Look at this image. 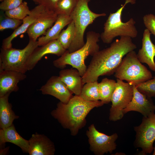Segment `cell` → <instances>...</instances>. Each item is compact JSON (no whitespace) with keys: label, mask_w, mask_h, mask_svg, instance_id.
<instances>
[{"label":"cell","mask_w":155,"mask_h":155,"mask_svg":"<svg viewBox=\"0 0 155 155\" xmlns=\"http://www.w3.org/2000/svg\"><path fill=\"white\" fill-rule=\"evenodd\" d=\"M136 48L131 38L122 36L112 43L109 47L99 50L92 56L86 72L82 77L83 84L97 81L100 76L113 74L124 57Z\"/></svg>","instance_id":"6da1fadb"},{"label":"cell","mask_w":155,"mask_h":155,"mask_svg":"<svg viewBox=\"0 0 155 155\" xmlns=\"http://www.w3.org/2000/svg\"><path fill=\"white\" fill-rule=\"evenodd\" d=\"M104 104L100 100L88 101L75 95L66 103L58 102L51 115L63 128L70 130L72 135L75 136L86 125V118L90 112L94 108Z\"/></svg>","instance_id":"7a4b0ae2"},{"label":"cell","mask_w":155,"mask_h":155,"mask_svg":"<svg viewBox=\"0 0 155 155\" xmlns=\"http://www.w3.org/2000/svg\"><path fill=\"white\" fill-rule=\"evenodd\" d=\"M100 34L93 31H89L86 34V41L84 45L79 49L72 53L66 50L59 58L53 61L56 67L64 69L67 65L71 66L77 69L82 77L85 73L87 67L85 60L90 55L92 56L99 50L97 42Z\"/></svg>","instance_id":"3957f363"},{"label":"cell","mask_w":155,"mask_h":155,"mask_svg":"<svg viewBox=\"0 0 155 155\" xmlns=\"http://www.w3.org/2000/svg\"><path fill=\"white\" fill-rule=\"evenodd\" d=\"M135 0H126L124 4L117 11L110 13L104 24V30L100 35V38L105 43H111L113 39L118 36H126L131 38L136 37L138 31L135 25V22L133 18L124 22L121 16L123 9L129 3L134 4Z\"/></svg>","instance_id":"277c9868"},{"label":"cell","mask_w":155,"mask_h":155,"mask_svg":"<svg viewBox=\"0 0 155 155\" xmlns=\"http://www.w3.org/2000/svg\"><path fill=\"white\" fill-rule=\"evenodd\" d=\"M90 0H78L77 4L70 15L74 23L75 34L73 40L68 49L69 53L73 52L85 44L84 34L87 27L97 18L104 16L105 13H97L90 9L88 3Z\"/></svg>","instance_id":"5b68a950"},{"label":"cell","mask_w":155,"mask_h":155,"mask_svg":"<svg viewBox=\"0 0 155 155\" xmlns=\"http://www.w3.org/2000/svg\"><path fill=\"white\" fill-rule=\"evenodd\" d=\"M114 76L135 85L153 78L151 72L140 61L134 50L124 57L115 71Z\"/></svg>","instance_id":"8992f818"},{"label":"cell","mask_w":155,"mask_h":155,"mask_svg":"<svg viewBox=\"0 0 155 155\" xmlns=\"http://www.w3.org/2000/svg\"><path fill=\"white\" fill-rule=\"evenodd\" d=\"M38 46L37 41L29 39L28 44L22 49L1 48L0 71L4 70H12L25 73L28 71L26 65L28 58Z\"/></svg>","instance_id":"52a82bcc"},{"label":"cell","mask_w":155,"mask_h":155,"mask_svg":"<svg viewBox=\"0 0 155 155\" xmlns=\"http://www.w3.org/2000/svg\"><path fill=\"white\" fill-rule=\"evenodd\" d=\"M133 85L117 79L115 89L111 100L109 119L115 121L122 118L123 110L131 101L133 96Z\"/></svg>","instance_id":"ba28073f"},{"label":"cell","mask_w":155,"mask_h":155,"mask_svg":"<svg viewBox=\"0 0 155 155\" xmlns=\"http://www.w3.org/2000/svg\"><path fill=\"white\" fill-rule=\"evenodd\" d=\"M134 129L136 133L134 142L135 147L141 149L143 154L151 153L155 140V114L143 116L141 124L134 127Z\"/></svg>","instance_id":"9c48e42d"},{"label":"cell","mask_w":155,"mask_h":155,"mask_svg":"<svg viewBox=\"0 0 155 155\" xmlns=\"http://www.w3.org/2000/svg\"><path fill=\"white\" fill-rule=\"evenodd\" d=\"M90 145V150L95 155H103L111 153L116 148L115 143L118 138L117 133L111 135H106L98 131L94 124L90 125L86 131Z\"/></svg>","instance_id":"30bf717a"},{"label":"cell","mask_w":155,"mask_h":155,"mask_svg":"<svg viewBox=\"0 0 155 155\" xmlns=\"http://www.w3.org/2000/svg\"><path fill=\"white\" fill-rule=\"evenodd\" d=\"M133 96L132 99L123 110L125 114L131 111H135L141 113L144 117H147L154 113L155 105L151 98L140 92L135 85H133Z\"/></svg>","instance_id":"8fae6325"},{"label":"cell","mask_w":155,"mask_h":155,"mask_svg":"<svg viewBox=\"0 0 155 155\" xmlns=\"http://www.w3.org/2000/svg\"><path fill=\"white\" fill-rule=\"evenodd\" d=\"M40 90L42 94L55 97L65 103L68 102L73 96V93L61 80L59 76H53L42 86Z\"/></svg>","instance_id":"7c38bea8"},{"label":"cell","mask_w":155,"mask_h":155,"mask_svg":"<svg viewBox=\"0 0 155 155\" xmlns=\"http://www.w3.org/2000/svg\"><path fill=\"white\" fill-rule=\"evenodd\" d=\"M40 46L33 51L29 58L26 65L28 71L33 69L44 55L51 54L61 56L66 50L57 40L51 41Z\"/></svg>","instance_id":"4fadbf2b"},{"label":"cell","mask_w":155,"mask_h":155,"mask_svg":"<svg viewBox=\"0 0 155 155\" xmlns=\"http://www.w3.org/2000/svg\"><path fill=\"white\" fill-rule=\"evenodd\" d=\"M57 16L54 12L45 10L27 30L29 39L36 41L38 37L44 34L53 25Z\"/></svg>","instance_id":"5bb4252c"},{"label":"cell","mask_w":155,"mask_h":155,"mask_svg":"<svg viewBox=\"0 0 155 155\" xmlns=\"http://www.w3.org/2000/svg\"><path fill=\"white\" fill-rule=\"evenodd\" d=\"M26 77L25 73L12 70L0 71V97L19 89L18 83Z\"/></svg>","instance_id":"9a60e30c"},{"label":"cell","mask_w":155,"mask_h":155,"mask_svg":"<svg viewBox=\"0 0 155 155\" xmlns=\"http://www.w3.org/2000/svg\"><path fill=\"white\" fill-rule=\"evenodd\" d=\"M45 10L44 6L41 4H38L31 10L30 14L22 20V24L9 36L3 40L1 48L7 49L12 47V40L19 35L26 32L29 26Z\"/></svg>","instance_id":"2e32d148"},{"label":"cell","mask_w":155,"mask_h":155,"mask_svg":"<svg viewBox=\"0 0 155 155\" xmlns=\"http://www.w3.org/2000/svg\"><path fill=\"white\" fill-rule=\"evenodd\" d=\"M30 155H53L55 149L53 142L45 135L33 134L28 140Z\"/></svg>","instance_id":"e0dca14e"},{"label":"cell","mask_w":155,"mask_h":155,"mask_svg":"<svg viewBox=\"0 0 155 155\" xmlns=\"http://www.w3.org/2000/svg\"><path fill=\"white\" fill-rule=\"evenodd\" d=\"M151 33L147 28L145 29L143 34L142 45L137 55L140 61L145 63L152 71L155 72V44L150 38Z\"/></svg>","instance_id":"ac0fdd59"},{"label":"cell","mask_w":155,"mask_h":155,"mask_svg":"<svg viewBox=\"0 0 155 155\" xmlns=\"http://www.w3.org/2000/svg\"><path fill=\"white\" fill-rule=\"evenodd\" d=\"M59 76L73 94L80 96L83 84L82 77L77 69H63L59 71Z\"/></svg>","instance_id":"d6986e66"},{"label":"cell","mask_w":155,"mask_h":155,"mask_svg":"<svg viewBox=\"0 0 155 155\" xmlns=\"http://www.w3.org/2000/svg\"><path fill=\"white\" fill-rule=\"evenodd\" d=\"M72 20L70 16L64 15H58L54 24L47 30L44 36L38 38L37 41L38 46L45 45L51 41L57 40L62 29Z\"/></svg>","instance_id":"ffe728a7"},{"label":"cell","mask_w":155,"mask_h":155,"mask_svg":"<svg viewBox=\"0 0 155 155\" xmlns=\"http://www.w3.org/2000/svg\"><path fill=\"white\" fill-rule=\"evenodd\" d=\"M6 142L12 143L20 147L24 152L28 153L29 147L28 140L22 136L17 131L13 124L10 126L0 130V144Z\"/></svg>","instance_id":"44dd1931"},{"label":"cell","mask_w":155,"mask_h":155,"mask_svg":"<svg viewBox=\"0 0 155 155\" xmlns=\"http://www.w3.org/2000/svg\"><path fill=\"white\" fill-rule=\"evenodd\" d=\"M10 94L0 97V127L1 129L7 128L12 124L13 121L19 117L16 115L8 101Z\"/></svg>","instance_id":"7402d4cb"},{"label":"cell","mask_w":155,"mask_h":155,"mask_svg":"<svg viewBox=\"0 0 155 155\" xmlns=\"http://www.w3.org/2000/svg\"><path fill=\"white\" fill-rule=\"evenodd\" d=\"M116 83L114 80L105 78L98 83L100 100L104 104L111 102L112 96L115 89Z\"/></svg>","instance_id":"603a6c76"},{"label":"cell","mask_w":155,"mask_h":155,"mask_svg":"<svg viewBox=\"0 0 155 155\" xmlns=\"http://www.w3.org/2000/svg\"><path fill=\"white\" fill-rule=\"evenodd\" d=\"M84 84L80 96L84 100L88 101L99 100L100 94L98 81L88 82Z\"/></svg>","instance_id":"cb8c5ba5"},{"label":"cell","mask_w":155,"mask_h":155,"mask_svg":"<svg viewBox=\"0 0 155 155\" xmlns=\"http://www.w3.org/2000/svg\"><path fill=\"white\" fill-rule=\"evenodd\" d=\"M75 34L74 24L73 21L72 20L67 28L61 31L57 40L65 49L67 50L73 40Z\"/></svg>","instance_id":"d4e9b609"},{"label":"cell","mask_w":155,"mask_h":155,"mask_svg":"<svg viewBox=\"0 0 155 155\" xmlns=\"http://www.w3.org/2000/svg\"><path fill=\"white\" fill-rule=\"evenodd\" d=\"M78 0H59L54 12L57 15H64L70 16L77 4Z\"/></svg>","instance_id":"484cf974"},{"label":"cell","mask_w":155,"mask_h":155,"mask_svg":"<svg viewBox=\"0 0 155 155\" xmlns=\"http://www.w3.org/2000/svg\"><path fill=\"white\" fill-rule=\"evenodd\" d=\"M31 13L27 3L23 2L19 6L13 9L5 11V15L10 18L22 20Z\"/></svg>","instance_id":"4316f807"},{"label":"cell","mask_w":155,"mask_h":155,"mask_svg":"<svg viewBox=\"0 0 155 155\" xmlns=\"http://www.w3.org/2000/svg\"><path fill=\"white\" fill-rule=\"evenodd\" d=\"M22 20H20L7 16L5 13L1 12L0 15V31L6 29L15 30L22 23Z\"/></svg>","instance_id":"83f0119b"},{"label":"cell","mask_w":155,"mask_h":155,"mask_svg":"<svg viewBox=\"0 0 155 155\" xmlns=\"http://www.w3.org/2000/svg\"><path fill=\"white\" fill-rule=\"evenodd\" d=\"M135 86L140 92L148 97H155V76Z\"/></svg>","instance_id":"f1b7e54d"},{"label":"cell","mask_w":155,"mask_h":155,"mask_svg":"<svg viewBox=\"0 0 155 155\" xmlns=\"http://www.w3.org/2000/svg\"><path fill=\"white\" fill-rule=\"evenodd\" d=\"M143 21L146 28L155 36V16L151 13L146 14L144 16Z\"/></svg>","instance_id":"f546056e"},{"label":"cell","mask_w":155,"mask_h":155,"mask_svg":"<svg viewBox=\"0 0 155 155\" xmlns=\"http://www.w3.org/2000/svg\"><path fill=\"white\" fill-rule=\"evenodd\" d=\"M23 0H3L0 4V9L6 11L15 8L23 3Z\"/></svg>","instance_id":"4dcf8cb0"},{"label":"cell","mask_w":155,"mask_h":155,"mask_svg":"<svg viewBox=\"0 0 155 155\" xmlns=\"http://www.w3.org/2000/svg\"><path fill=\"white\" fill-rule=\"evenodd\" d=\"M59 0H39L38 4L44 6L46 10L54 12L55 8Z\"/></svg>","instance_id":"1f68e13d"},{"label":"cell","mask_w":155,"mask_h":155,"mask_svg":"<svg viewBox=\"0 0 155 155\" xmlns=\"http://www.w3.org/2000/svg\"><path fill=\"white\" fill-rule=\"evenodd\" d=\"M35 3H36L38 4L39 0H32Z\"/></svg>","instance_id":"d6a6232c"},{"label":"cell","mask_w":155,"mask_h":155,"mask_svg":"<svg viewBox=\"0 0 155 155\" xmlns=\"http://www.w3.org/2000/svg\"><path fill=\"white\" fill-rule=\"evenodd\" d=\"M154 152L152 154L153 155H155V146L154 147Z\"/></svg>","instance_id":"836d02e7"},{"label":"cell","mask_w":155,"mask_h":155,"mask_svg":"<svg viewBox=\"0 0 155 155\" xmlns=\"http://www.w3.org/2000/svg\"><path fill=\"white\" fill-rule=\"evenodd\" d=\"M3 0H0V1H3Z\"/></svg>","instance_id":"e575fe53"}]
</instances>
